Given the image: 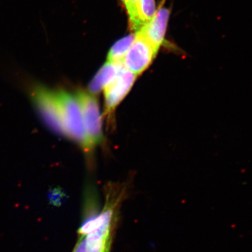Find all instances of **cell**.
Masks as SVG:
<instances>
[{"label": "cell", "mask_w": 252, "mask_h": 252, "mask_svg": "<svg viewBox=\"0 0 252 252\" xmlns=\"http://www.w3.org/2000/svg\"><path fill=\"white\" fill-rule=\"evenodd\" d=\"M109 190L102 211L79 229L81 235L72 252H110L112 232L124 190L114 188Z\"/></svg>", "instance_id": "6da1fadb"}, {"label": "cell", "mask_w": 252, "mask_h": 252, "mask_svg": "<svg viewBox=\"0 0 252 252\" xmlns=\"http://www.w3.org/2000/svg\"><path fill=\"white\" fill-rule=\"evenodd\" d=\"M54 91L59 104L64 137L84 149L85 133L82 114L75 94H71L64 89Z\"/></svg>", "instance_id": "3957f363"}, {"label": "cell", "mask_w": 252, "mask_h": 252, "mask_svg": "<svg viewBox=\"0 0 252 252\" xmlns=\"http://www.w3.org/2000/svg\"><path fill=\"white\" fill-rule=\"evenodd\" d=\"M157 54L151 43L140 32H136L135 40L123 60V64L137 77L151 65Z\"/></svg>", "instance_id": "8992f818"}, {"label": "cell", "mask_w": 252, "mask_h": 252, "mask_svg": "<svg viewBox=\"0 0 252 252\" xmlns=\"http://www.w3.org/2000/svg\"><path fill=\"white\" fill-rule=\"evenodd\" d=\"M31 97L36 112L48 127L57 134L64 136L62 120L55 91L41 85L31 89Z\"/></svg>", "instance_id": "277c9868"}, {"label": "cell", "mask_w": 252, "mask_h": 252, "mask_svg": "<svg viewBox=\"0 0 252 252\" xmlns=\"http://www.w3.org/2000/svg\"><path fill=\"white\" fill-rule=\"evenodd\" d=\"M155 0H140L139 12L143 26L148 23L157 12Z\"/></svg>", "instance_id": "8fae6325"}, {"label": "cell", "mask_w": 252, "mask_h": 252, "mask_svg": "<svg viewBox=\"0 0 252 252\" xmlns=\"http://www.w3.org/2000/svg\"><path fill=\"white\" fill-rule=\"evenodd\" d=\"M137 76L127 70L124 64L117 75L104 88V114L108 119H112L118 106L130 92Z\"/></svg>", "instance_id": "5b68a950"}, {"label": "cell", "mask_w": 252, "mask_h": 252, "mask_svg": "<svg viewBox=\"0 0 252 252\" xmlns=\"http://www.w3.org/2000/svg\"><path fill=\"white\" fill-rule=\"evenodd\" d=\"M170 16V9L165 7L163 4L160 5L152 19L137 31L140 32L157 51L165 41Z\"/></svg>", "instance_id": "52a82bcc"}, {"label": "cell", "mask_w": 252, "mask_h": 252, "mask_svg": "<svg viewBox=\"0 0 252 252\" xmlns=\"http://www.w3.org/2000/svg\"><path fill=\"white\" fill-rule=\"evenodd\" d=\"M128 16L129 26L131 31L136 32L143 27L141 21L139 5L140 0H122Z\"/></svg>", "instance_id": "30bf717a"}, {"label": "cell", "mask_w": 252, "mask_h": 252, "mask_svg": "<svg viewBox=\"0 0 252 252\" xmlns=\"http://www.w3.org/2000/svg\"><path fill=\"white\" fill-rule=\"evenodd\" d=\"M62 196L63 194L61 190H54L51 192L50 199H51V202H53V203H54L56 205V203L59 201V199L61 200Z\"/></svg>", "instance_id": "7c38bea8"}, {"label": "cell", "mask_w": 252, "mask_h": 252, "mask_svg": "<svg viewBox=\"0 0 252 252\" xmlns=\"http://www.w3.org/2000/svg\"><path fill=\"white\" fill-rule=\"evenodd\" d=\"M122 66V62L104 63L91 80L88 91L94 95L99 94L116 77Z\"/></svg>", "instance_id": "ba28073f"}, {"label": "cell", "mask_w": 252, "mask_h": 252, "mask_svg": "<svg viewBox=\"0 0 252 252\" xmlns=\"http://www.w3.org/2000/svg\"><path fill=\"white\" fill-rule=\"evenodd\" d=\"M82 114L85 133L84 150L86 153L94 152L103 140L102 121L97 97L89 91L79 89L75 94Z\"/></svg>", "instance_id": "7a4b0ae2"}, {"label": "cell", "mask_w": 252, "mask_h": 252, "mask_svg": "<svg viewBox=\"0 0 252 252\" xmlns=\"http://www.w3.org/2000/svg\"><path fill=\"white\" fill-rule=\"evenodd\" d=\"M135 39V32H133L118 40L109 50L107 62L122 63Z\"/></svg>", "instance_id": "9c48e42d"}]
</instances>
